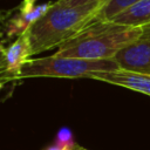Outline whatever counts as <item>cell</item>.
Segmentation results:
<instances>
[{
	"label": "cell",
	"mask_w": 150,
	"mask_h": 150,
	"mask_svg": "<svg viewBox=\"0 0 150 150\" xmlns=\"http://www.w3.org/2000/svg\"><path fill=\"white\" fill-rule=\"evenodd\" d=\"M90 79L123 87L150 96V75L128 71L123 69H116L111 71L95 73L90 76Z\"/></svg>",
	"instance_id": "7"
},
{
	"label": "cell",
	"mask_w": 150,
	"mask_h": 150,
	"mask_svg": "<svg viewBox=\"0 0 150 150\" xmlns=\"http://www.w3.org/2000/svg\"><path fill=\"white\" fill-rule=\"evenodd\" d=\"M33 55L28 30L18 36L11 45L1 48V83L20 80L25 66Z\"/></svg>",
	"instance_id": "4"
},
{
	"label": "cell",
	"mask_w": 150,
	"mask_h": 150,
	"mask_svg": "<svg viewBox=\"0 0 150 150\" xmlns=\"http://www.w3.org/2000/svg\"><path fill=\"white\" fill-rule=\"evenodd\" d=\"M75 150H87V149H83V148H81V146H75Z\"/></svg>",
	"instance_id": "12"
},
{
	"label": "cell",
	"mask_w": 150,
	"mask_h": 150,
	"mask_svg": "<svg viewBox=\"0 0 150 150\" xmlns=\"http://www.w3.org/2000/svg\"><path fill=\"white\" fill-rule=\"evenodd\" d=\"M120 69L114 60H84L77 57H62L55 54L30 60L23 68L20 80L33 77L56 79H90L95 73Z\"/></svg>",
	"instance_id": "3"
},
{
	"label": "cell",
	"mask_w": 150,
	"mask_h": 150,
	"mask_svg": "<svg viewBox=\"0 0 150 150\" xmlns=\"http://www.w3.org/2000/svg\"><path fill=\"white\" fill-rule=\"evenodd\" d=\"M54 2L48 1L45 4H38V0H23L16 12L5 23L7 38L20 36L27 32L38 20H40L53 6Z\"/></svg>",
	"instance_id": "6"
},
{
	"label": "cell",
	"mask_w": 150,
	"mask_h": 150,
	"mask_svg": "<svg viewBox=\"0 0 150 150\" xmlns=\"http://www.w3.org/2000/svg\"><path fill=\"white\" fill-rule=\"evenodd\" d=\"M76 146V145H75ZM75 146H61V145H59V144H56V143H54V144H52V145H48L47 148H45L43 150H75Z\"/></svg>",
	"instance_id": "11"
},
{
	"label": "cell",
	"mask_w": 150,
	"mask_h": 150,
	"mask_svg": "<svg viewBox=\"0 0 150 150\" xmlns=\"http://www.w3.org/2000/svg\"><path fill=\"white\" fill-rule=\"evenodd\" d=\"M115 61L120 69L150 75V25L143 27L142 35L123 48Z\"/></svg>",
	"instance_id": "5"
},
{
	"label": "cell",
	"mask_w": 150,
	"mask_h": 150,
	"mask_svg": "<svg viewBox=\"0 0 150 150\" xmlns=\"http://www.w3.org/2000/svg\"><path fill=\"white\" fill-rule=\"evenodd\" d=\"M59 2L71 6V7H81V6H97L103 7L109 0H57Z\"/></svg>",
	"instance_id": "9"
},
{
	"label": "cell",
	"mask_w": 150,
	"mask_h": 150,
	"mask_svg": "<svg viewBox=\"0 0 150 150\" xmlns=\"http://www.w3.org/2000/svg\"><path fill=\"white\" fill-rule=\"evenodd\" d=\"M101 7H71L55 1L49 11L29 29L33 55L59 48L88 25L97 20Z\"/></svg>",
	"instance_id": "2"
},
{
	"label": "cell",
	"mask_w": 150,
	"mask_h": 150,
	"mask_svg": "<svg viewBox=\"0 0 150 150\" xmlns=\"http://www.w3.org/2000/svg\"><path fill=\"white\" fill-rule=\"evenodd\" d=\"M143 27L127 26L111 20L94 21L66 41L54 53L62 57L84 60H114L127 46L136 41Z\"/></svg>",
	"instance_id": "1"
},
{
	"label": "cell",
	"mask_w": 150,
	"mask_h": 150,
	"mask_svg": "<svg viewBox=\"0 0 150 150\" xmlns=\"http://www.w3.org/2000/svg\"><path fill=\"white\" fill-rule=\"evenodd\" d=\"M55 143L61 145V146H71L73 148V146L76 145L74 143V141H73V135H71V132H70V130L68 128H62L57 132Z\"/></svg>",
	"instance_id": "10"
},
{
	"label": "cell",
	"mask_w": 150,
	"mask_h": 150,
	"mask_svg": "<svg viewBox=\"0 0 150 150\" xmlns=\"http://www.w3.org/2000/svg\"><path fill=\"white\" fill-rule=\"evenodd\" d=\"M141 0H109L98 12L97 20H111L121 12L125 11L134 4L138 2Z\"/></svg>",
	"instance_id": "8"
}]
</instances>
